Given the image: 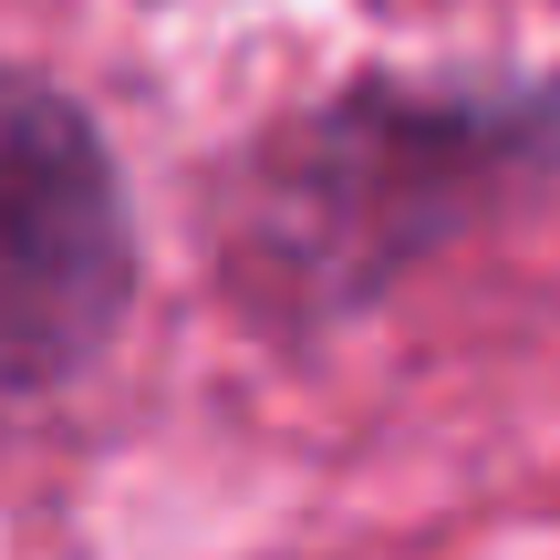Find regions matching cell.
<instances>
[{
    "instance_id": "1",
    "label": "cell",
    "mask_w": 560,
    "mask_h": 560,
    "mask_svg": "<svg viewBox=\"0 0 560 560\" xmlns=\"http://www.w3.org/2000/svg\"><path fill=\"white\" fill-rule=\"evenodd\" d=\"M540 145H550V104L488 115L467 94H353L342 115L301 125L291 156L260 166L249 240L280 249L291 280H312V260H342L332 291H374L457 219V198H478V177L529 166Z\"/></svg>"
},
{
    "instance_id": "2",
    "label": "cell",
    "mask_w": 560,
    "mask_h": 560,
    "mask_svg": "<svg viewBox=\"0 0 560 560\" xmlns=\"http://www.w3.org/2000/svg\"><path fill=\"white\" fill-rule=\"evenodd\" d=\"M136 301V219L94 115L0 62V395H52Z\"/></svg>"
}]
</instances>
